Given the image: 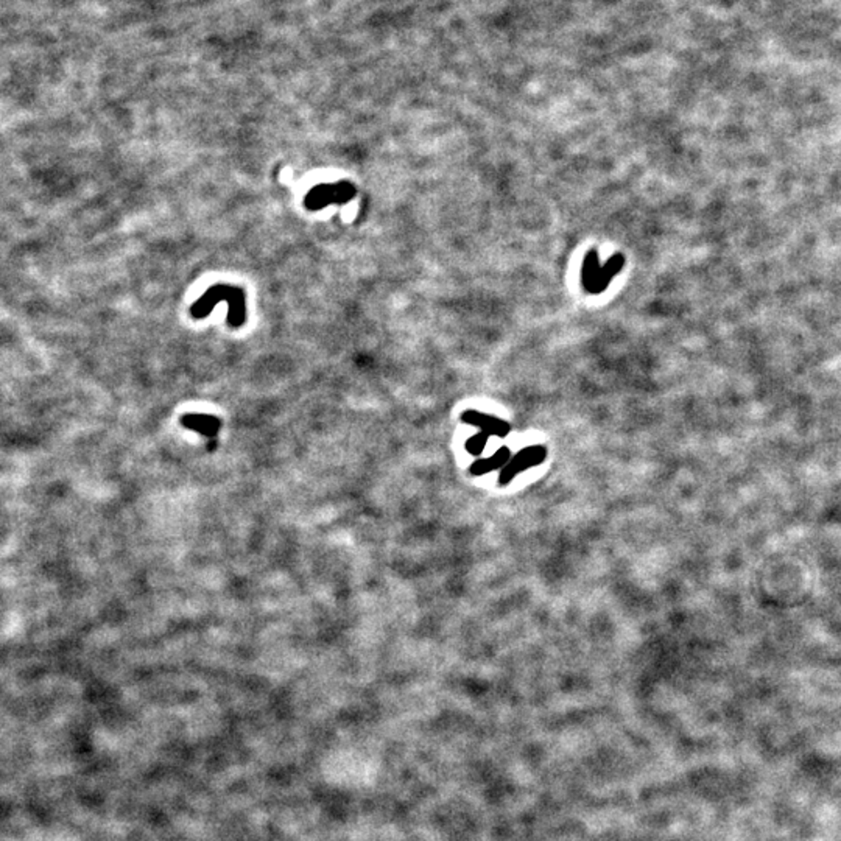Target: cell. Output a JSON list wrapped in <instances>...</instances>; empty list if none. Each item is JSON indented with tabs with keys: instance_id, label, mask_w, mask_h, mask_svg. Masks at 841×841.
<instances>
[{
	"instance_id": "obj_1",
	"label": "cell",
	"mask_w": 841,
	"mask_h": 841,
	"mask_svg": "<svg viewBox=\"0 0 841 841\" xmlns=\"http://www.w3.org/2000/svg\"><path fill=\"white\" fill-rule=\"evenodd\" d=\"M222 301L228 302V324L234 329L241 328L246 323V297L245 292L239 287L225 284L210 287L200 299L193 302L191 315L196 320L206 318Z\"/></svg>"
},
{
	"instance_id": "obj_2",
	"label": "cell",
	"mask_w": 841,
	"mask_h": 841,
	"mask_svg": "<svg viewBox=\"0 0 841 841\" xmlns=\"http://www.w3.org/2000/svg\"><path fill=\"white\" fill-rule=\"evenodd\" d=\"M357 189L350 181H338L335 184L323 183L312 187L304 198V206L309 210H321L330 204H347L350 203Z\"/></svg>"
},
{
	"instance_id": "obj_3",
	"label": "cell",
	"mask_w": 841,
	"mask_h": 841,
	"mask_svg": "<svg viewBox=\"0 0 841 841\" xmlns=\"http://www.w3.org/2000/svg\"><path fill=\"white\" fill-rule=\"evenodd\" d=\"M622 265L624 257L620 254L611 257L608 263L602 267V265L598 263L597 253H589L586 256L585 265H583V284H585L586 290L594 294L603 292L606 287L609 285V280L612 279V276H616L617 273L622 270Z\"/></svg>"
},
{
	"instance_id": "obj_4",
	"label": "cell",
	"mask_w": 841,
	"mask_h": 841,
	"mask_svg": "<svg viewBox=\"0 0 841 841\" xmlns=\"http://www.w3.org/2000/svg\"><path fill=\"white\" fill-rule=\"evenodd\" d=\"M545 447L542 446H532V447H527V449L520 451L516 457H513L510 460V463L503 466L502 472H500V484H506L510 483L514 477H516L519 472L525 471L528 467H533L536 465L542 463L545 460Z\"/></svg>"
},
{
	"instance_id": "obj_5",
	"label": "cell",
	"mask_w": 841,
	"mask_h": 841,
	"mask_svg": "<svg viewBox=\"0 0 841 841\" xmlns=\"http://www.w3.org/2000/svg\"><path fill=\"white\" fill-rule=\"evenodd\" d=\"M461 419L472 426L480 427L484 435H494L503 438L510 434V424L502 419H497L494 416H488L479 412H466L461 416Z\"/></svg>"
},
{
	"instance_id": "obj_6",
	"label": "cell",
	"mask_w": 841,
	"mask_h": 841,
	"mask_svg": "<svg viewBox=\"0 0 841 841\" xmlns=\"http://www.w3.org/2000/svg\"><path fill=\"white\" fill-rule=\"evenodd\" d=\"M511 458L513 457H511V452H510L508 447H500V449L492 457H489V458H480V460H477L475 463H472L471 472L474 475L488 474L491 471H494V469L506 466V465L510 463Z\"/></svg>"
},
{
	"instance_id": "obj_7",
	"label": "cell",
	"mask_w": 841,
	"mask_h": 841,
	"mask_svg": "<svg viewBox=\"0 0 841 841\" xmlns=\"http://www.w3.org/2000/svg\"><path fill=\"white\" fill-rule=\"evenodd\" d=\"M184 424L189 427H192L198 431H204V434H215L217 429L220 427V421L214 416H203V414H193V416H186Z\"/></svg>"
},
{
	"instance_id": "obj_8",
	"label": "cell",
	"mask_w": 841,
	"mask_h": 841,
	"mask_svg": "<svg viewBox=\"0 0 841 841\" xmlns=\"http://www.w3.org/2000/svg\"><path fill=\"white\" fill-rule=\"evenodd\" d=\"M488 443V435H484L483 431L480 434L474 435L472 438H469L466 441V449L472 453V455H482L484 447H487Z\"/></svg>"
}]
</instances>
